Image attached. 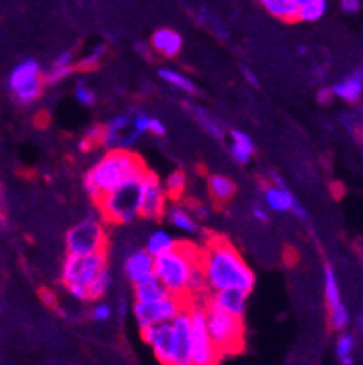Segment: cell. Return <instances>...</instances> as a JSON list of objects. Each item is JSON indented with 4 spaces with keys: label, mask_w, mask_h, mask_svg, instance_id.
I'll use <instances>...</instances> for the list:
<instances>
[{
    "label": "cell",
    "mask_w": 363,
    "mask_h": 365,
    "mask_svg": "<svg viewBox=\"0 0 363 365\" xmlns=\"http://www.w3.org/2000/svg\"><path fill=\"white\" fill-rule=\"evenodd\" d=\"M200 262L208 285L215 293L236 289L249 294L255 287V273L229 242L220 240L209 244L208 253Z\"/></svg>",
    "instance_id": "1"
},
{
    "label": "cell",
    "mask_w": 363,
    "mask_h": 365,
    "mask_svg": "<svg viewBox=\"0 0 363 365\" xmlns=\"http://www.w3.org/2000/svg\"><path fill=\"white\" fill-rule=\"evenodd\" d=\"M149 169L142 158L128 149L109 151L84 177V187L96 202L133 178L145 177Z\"/></svg>",
    "instance_id": "2"
},
{
    "label": "cell",
    "mask_w": 363,
    "mask_h": 365,
    "mask_svg": "<svg viewBox=\"0 0 363 365\" xmlns=\"http://www.w3.org/2000/svg\"><path fill=\"white\" fill-rule=\"evenodd\" d=\"M198 264L200 260L189 253L188 247L176 245V249L169 251L168 255L155 258V277L171 297L182 300V297H188L189 278Z\"/></svg>",
    "instance_id": "3"
},
{
    "label": "cell",
    "mask_w": 363,
    "mask_h": 365,
    "mask_svg": "<svg viewBox=\"0 0 363 365\" xmlns=\"http://www.w3.org/2000/svg\"><path fill=\"white\" fill-rule=\"evenodd\" d=\"M205 320H208V331L213 344L218 349L220 356L238 353L244 341V325L242 320H236L231 314L224 313L216 305L209 302L204 307Z\"/></svg>",
    "instance_id": "4"
},
{
    "label": "cell",
    "mask_w": 363,
    "mask_h": 365,
    "mask_svg": "<svg viewBox=\"0 0 363 365\" xmlns=\"http://www.w3.org/2000/svg\"><path fill=\"white\" fill-rule=\"evenodd\" d=\"M144 178L145 177L133 178L96 202L109 222L128 224L140 217V187Z\"/></svg>",
    "instance_id": "5"
},
{
    "label": "cell",
    "mask_w": 363,
    "mask_h": 365,
    "mask_svg": "<svg viewBox=\"0 0 363 365\" xmlns=\"http://www.w3.org/2000/svg\"><path fill=\"white\" fill-rule=\"evenodd\" d=\"M42 71L35 58L20 61L6 76V86L13 93V98L22 106L33 104L42 95Z\"/></svg>",
    "instance_id": "6"
},
{
    "label": "cell",
    "mask_w": 363,
    "mask_h": 365,
    "mask_svg": "<svg viewBox=\"0 0 363 365\" xmlns=\"http://www.w3.org/2000/svg\"><path fill=\"white\" fill-rule=\"evenodd\" d=\"M66 249L73 257H86L108 251L106 231L96 218L89 217L73 225L66 235Z\"/></svg>",
    "instance_id": "7"
},
{
    "label": "cell",
    "mask_w": 363,
    "mask_h": 365,
    "mask_svg": "<svg viewBox=\"0 0 363 365\" xmlns=\"http://www.w3.org/2000/svg\"><path fill=\"white\" fill-rule=\"evenodd\" d=\"M104 269H108V251L86 255V257L68 255L64 265H62V282H64L66 287H69V285L89 287Z\"/></svg>",
    "instance_id": "8"
},
{
    "label": "cell",
    "mask_w": 363,
    "mask_h": 365,
    "mask_svg": "<svg viewBox=\"0 0 363 365\" xmlns=\"http://www.w3.org/2000/svg\"><path fill=\"white\" fill-rule=\"evenodd\" d=\"M189 317H191V365H216L222 356L209 336L205 309L195 305L189 309Z\"/></svg>",
    "instance_id": "9"
},
{
    "label": "cell",
    "mask_w": 363,
    "mask_h": 365,
    "mask_svg": "<svg viewBox=\"0 0 363 365\" xmlns=\"http://www.w3.org/2000/svg\"><path fill=\"white\" fill-rule=\"evenodd\" d=\"M182 311H184L182 300L171 297V294H169L168 298H164V300L156 302V304L133 305V314H135L136 325L140 327V331L148 329L151 325L169 324V322L175 320Z\"/></svg>",
    "instance_id": "10"
},
{
    "label": "cell",
    "mask_w": 363,
    "mask_h": 365,
    "mask_svg": "<svg viewBox=\"0 0 363 365\" xmlns=\"http://www.w3.org/2000/svg\"><path fill=\"white\" fill-rule=\"evenodd\" d=\"M165 204H168V195L164 191V185L160 184L155 173L148 171L140 187V217L156 220L165 215Z\"/></svg>",
    "instance_id": "11"
},
{
    "label": "cell",
    "mask_w": 363,
    "mask_h": 365,
    "mask_svg": "<svg viewBox=\"0 0 363 365\" xmlns=\"http://www.w3.org/2000/svg\"><path fill=\"white\" fill-rule=\"evenodd\" d=\"M140 334H142V340L151 347L160 364L175 365V334H173L171 322L151 325L148 329L140 331Z\"/></svg>",
    "instance_id": "12"
},
{
    "label": "cell",
    "mask_w": 363,
    "mask_h": 365,
    "mask_svg": "<svg viewBox=\"0 0 363 365\" xmlns=\"http://www.w3.org/2000/svg\"><path fill=\"white\" fill-rule=\"evenodd\" d=\"M175 334V365H191V317L184 309L171 322Z\"/></svg>",
    "instance_id": "13"
},
{
    "label": "cell",
    "mask_w": 363,
    "mask_h": 365,
    "mask_svg": "<svg viewBox=\"0 0 363 365\" xmlns=\"http://www.w3.org/2000/svg\"><path fill=\"white\" fill-rule=\"evenodd\" d=\"M124 273L133 285L155 277V258L145 249H136L124 262Z\"/></svg>",
    "instance_id": "14"
},
{
    "label": "cell",
    "mask_w": 363,
    "mask_h": 365,
    "mask_svg": "<svg viewBox=\"0 0 363 365\" xmlns=\"http://www.w3.org/2000/svg\"><path fill=\"white\" fill-rule=\"evenodd\" d=\"M247 297L249 294L236 289L216 291V293H213L211 300L209 302H211L213 305H216L218 309L224 311V313L235 317L236 320H244L245 307H247Z\"/></svg>",
    "instance_id": "15"
},
{
    "label": "cell",
    "mask_w": 363,
    "mask_h": 365,
    "mask_svg": "<svg viewBox=\"0 0 363 365\" xmlns=\"http://www.w3.org/2000/svg\"><path fill=\"white\" fill-rule=\"evenodd\" d=\"M151 46L155 51H158L160 55L173 58V56L178 55L184 48V41H182V35L176 33L171 28H160L153 33L151 36Z\"/></svg>",
    "instance_id": "16"
},
{
    "label": "cell",
    "mask_w": 363,
    "mask_h": 365,
    "mask_svg": "<svg viewBox=\"0 0 363 365\" xmlns=\"http://www.w3.org/2000/svg\"><path fill=\"white\" fill-rule=\"evenodd\" d=\"M331 89L336 98H342V101L349 102V104L358 102L363 93V68H358L356 71H352L342 82H336Z\"/></svg>",
    "instance_id": "17"
},
{
    "label": "cell",
    "mask_w": 363,
    "mask_h": 365,
    "mask_svg": "<svg viewBox=\"0 0 363 365\" xmlns=\"http://www.w3.org/2000/svg\"><path fill=\"white\" fill-rule=\"evenodd\" d=\"M169 293L164 285L160 284L156 277L149 278L145 282H140L135 285V304H156V302L168 298Z\"/></svg>",
    "instance_id": "18"
},
{
    "label": "cell",
    "mask_w": 363,
    "mask_h": 365,
    "mask_svg": "<svg viewBox=\"0 0 363 365\" xmlns=\"http://www.w3.org/2000/svg\"><path fill=\"white\" fill-rule=\"evenodd\" d=\"M264 200L269 209L284 213V211H291L295 207L296 200L292 193L287 187H276V185H269L264 191Z\"/></svg>",
    "instance_id": "19"
},
{
    "label": "cell",
    "mask_w": 363,
    "mask_h": 365,
    "mask_svg": "<svg viewBox=\"0 0 363 365\" xmlns=\"http://www.w3.org/2000/svg\"><path fill=\"white\" fill-rule=\"evenodd\" d=\"M300 2L302 0H264L262 6L280 21L296 22L298 21Z\"/></svg>",
    "instance_id": "20"
},
{
    "label": "cell",
    "mask_w": 363,
    "mask_h": 365,
    "mask_svg": "<svg viewBox=\"0 0 363 365\" xmlns=\"http://www.w3.org/2000/svg\"><path fill=\"white\" fill-rule=\"evenodd\" d=\"M255 153V142L244 131H231V155L240 164H247Z\"/></svg>",
    "instance_id": "21"
},
{
    "label": "cell",
    "mask_w": 363,
    "mask_h": 365,
    "mask_svg": "<svg viewBox=\"0 0 363 365\" xmlns=\"http://www.w3.org/2000/svg\"><path fill=\"white\" fill-rule=\"evenodd\" d=\"M208 189L209 195L215 198L216 202H227L235 197L236 185L231 178L224 177V175H211L208 178Z\"/></svg>",
    "instance_id": "22"
},
{
    "label": "cell",
    "mask_w": 363,
    "mask_h": 365,
    "mask_svg": "<svg viewBox=\"0 0 363 365\" xmlns=\"http://www.w3.org/2000/svg\"><path fill=\"white\" fill-rule=\"evenodd\" d=\"M176 245H178V242H176L168 231H155V233L149 237L145 251H148L153 258H158L162 257V255H168L173 249H176Z\"/></svg>",
    "instance_id": "23"
},
{
    "label": "cell",
    "mask_w": 363,
    "mask_h": 365,
    "mask_svg": "<svg viewBox=\"0 0 363 365\" xmlns=\"http://www.w3.org/2000/svg\"><path fill=\"white\" fill-rule=\"evenodd\" d=\"M329 4L325 0H302L300 2L298 21L300 22H316L327 11Z\"/></svg>",
    "instance_id": "24"
},
{
    "label": "cell",
    "mask_w": 363,
    "mask_h": 365,
    "mask_svg": "<svg viewBox=\"0 0 363 365\" xmlns=\"http://www.w3.org/2000/svg\"><path fill=\"white\" fill-rule=\"evenodd\" d=\"M158 76L165 84L173 86V88L180 89V91L184 93H196V86L193 84L191 78H188L185 75L182 73L175 71V69H169V68H160L158 69Z\"/></svg>",
    "instance_id": "25"
},
{
    "label": "cell",
    "mask_w": 363,
    "mask_h": 365,
    "mask_svg": "<svg viewBox=\"0 0 363 365\" xmlns=\"http://www.w3.org/2000/svg\"><path fill=\"white\" fill-rule=\"evenodd\" d=\"M191 109H193V115H195V118L200 122V125H202L205 131L211 133L213 137L218 138V140H222V138H224L225 128L220 124L215 117H213L211 113L205 111L204 108H198V106H196V108H191Z\"/></svg>",
    "instance_id": "26"
},
{
    "label": "cell",
    "mask_w": 363,
    "mask_h": 365,
    "mask_svg": "<svg viewBox=\"0 0 363 365\" xmlns=\"http://www.w3.org/2000/svg\"><path fill=\"white\" fill-rule=\"evenodd\" d=\"M354 347L356 338L351 333H342L336 340V356L342 361V365L354 364Z\"/></svg>",
    "instance_id": "27"
},
{
    "label": "cell",
    "mask_w": 363,
    "mask_h": 365,
    "mask_svg": "<svg viewBox=\"0 0 363 365\" xmlns=\"http://www.w3.org/2000/svg\"><path fill=\"white\" fill-rule=\"evenodd\" d=\"M168 217H169V222H171L175 227L182 229V231H185V233H196V229H198V225H196L195 218L191 217V213H189L188 209L180 207V205H175V207L169 209Z\"/></svg>",
    "instance_id": "28"
},
{
    "label": "cell",
    "mask_w": 363,
    "mask_h": 365,
    "mask_svg": "<svg viewBox=\"0 0 363 365\" xmlns=\"http://www.w3.org/2000/svg\"><path fill=\"white\" fill-rule=\"evenodd\" d=\"M324 287H325V300H327V307H334V305L342 304V293H339L338 278H336L334 269L331 265H325L324 271Z\"/></svg>",
    "instance_id": "29"
},
{
    "label": "cell",
    "mask_w": 363,
    "mask_h": 365,
    "mask_svg": "<svg viewBox=\"0 0 363 365\" xmlns=\"http://www.w3.org/2000/svg\"><path fill=\"white\" fill-rule=\"evenodd\" d=\"M185 184H188V177L182 169H175V171L165 178L164 191L169 198H180L182 193H184Z\"/></svg>",
    "instance_id": "30"
},
{
    "label": "cell",
    "mask_w": 363,
    "mask_h": 365,
    "mask_svg": "<svg viewBox=\"0 0 363 365\" xmlns=\"http://www.w3.org/2000/svg\"><path fill=\"white\" fill-rule=\"evenodd\" d=\"M109 285H111V271H109V269H104V271L95 278V282L88 287L89 300H100V298L108 293Z\"/></svg>",
    "instance_id": "31"
},
{
    "label": "cell",
    "mask_w": 363,
    "mask_h": 365,
    "mask_svg": "<svg viewBox=\"0 0 363 365\" xmlns=\"http://www.w3.org/2000/svg\"><path fill=\"white\" fill-rule=\"evenodd\" d=\"M349 320H351V317H349V311L344 305V302L334 305V307H329V322H331L334 331H345V327L349 325Z\"/></svg>",
    "instance_id": "32"
},
{
    "label": "cell",
    "mask_w": 363,
    "mask_h": 365,
    "mask_svg": "<svg viewBox=\"0 0 363 365\" xmlns=\"http://www.w3.org/2000/svg\"><path fill=\"white\" fill-rule=\"evenodd\" d=\"M106 55V46L98 44L91 49L88 56H84L78 64L75 66V69H80V71H89V69H95L98 66V62L102 61V56Z\"/></svg>",
    "instance_id": "33"
},
{
    "label": "cell",
    "mask_w": 363,
    "mask_h": 365,
    "mask_svg": "<svg viewBox=\"0 0 363 365\" xmlns=\"http://www.w3.org/2000/svg\"><path fill=\"white\" fill-rule=\"evenodd\" d=\"M75 98L82 106H95V102H96L95 91H93V89H89L84 82H80V84L75 88Z\"/></svg>",
    "instance_id": "34"
},
{
    "label": "cell",
    "mask_w": 363,
    "mask_h": 365,
    "mask_svg": "<svg viewBox=\"0 0 363 365\" xmlns=\"http://www.w3.org/2000/svg\"><path fill=\"white\" fill-rule=\"evenodd\" d=\"M75 71V66H69V68H51L49 69L48 75L44 76V84H49V86H55L58 84V82H62L66 78V76H69L71 73Z\"/></svg>",
    "instance_id": "35"
},
{
    "label": "cell",
    "mask_w": 363,
    "mask_h": 365,
    "mask_svg": "<svg viewBox=\"0 0 363 365\" xmlns=\"http://www.w3.org/2000/svg\"><path fill=\"white\" fill-rule=\"evenodd\" d=\"M91 318L95 322H108L109 318L113 317V309L109 304H104V302H100V304H95L91 307Z\"/></svg>",
    "instance_id": "36"
},
{
    "label": "cell",
    "mask_w": 363,
    "mask_h": 365,
    "mask_svg": "<svg viewBox=\"0 0 363 365\" xmlns=\"http://www.w3.org/2000/svg\"><path fill=\"white\" fill-rule=\"evenodd\" d=\"M149 122H151V117H148L144 113H136L133 117V129H135L136 135L149 133Z\"/></svg>",
    "instance_id": "37"
},
{
    "label": "cell",
    "mask_w": 363,
    "mask_h": 365,
    "mask_svg": "<svg viewBox=\"0 0 363 365\" xmlns=\"http://www.w3.org/2000/svg\"><path fill=\"white\" fill-rule=\"evenodd\" d=\"M102 135H104V128H102V125H91V128L88 129V133H86L84 142H89L91 145L102 144Z\"/></svg>",
    "instance_id": "38"
},
{
    "label": "cell",
    "mask_w": 363,
    "mask_h": 365,
    "mask_svg": "<svg viewBox=\"0 0 363 365\" xmlns=\"http://www.w3.org/2000/svg\"><path fill=\"white\" fill-rule=\"evenodd\" d=\"M69 66H73V53L71 51H62L58 56H56L55 61H53V66L51 68H69Z\"/></svg>",
    "instance_id": "39"
},
{
    "label": "cell",
    "mask_w": 363,
    "mask_h": 365,
    "mask_svg": "<svg viewBox=\"0 0 363 365\" xmlns=\"http://www.w3.org/2000/svg\"><path fill=\"white\" fill-rule=\"evenodd\" d=\"M68 291H69V294H71L73 298H76V300H80V302L89 300V298H88V287H80V285H69Z\"/></svg>",
    "instance_id": "40"
},
{
    "label": "cell",
    "mask_w": 363,
    "mask_h": 365,
    "mask_svg": "<svg viewBox=\"0 0 363 365\" xmlns=\"http://www.w3.org/2000/svg\"><path fill=\"white\" fill-rule=\"evenodd\" d=\"M339 8H342V11L349 13V15H352V13H358L359 8H362V4H359L358 0H342L339 2Z\"/></svg>",
    "instance_id": "41"
},
{
    "label": "cell",
    "mask_w": 363,
    "mask_h": 365,
    "mask_svg": "<svg viewBox=\"0 0 363 365\" xmlns=\"http://www.w3.org/2000/svg\"><path fill=\"white\" fill-rule=\"evenodd\" d=\"M165 131L168 129H165V125L158 118H151V122H149V133H153L155 137H164Z\"/></svg>",
    "instance_id": "42"
},
{
    "label": "cell",
    "mask_w": 363,
    "mask_h": 365,
    "mask_svg": "<svg viewBox=\"0 0 363 365\" xmlns=\"http://www.w3.org/2000/svg\"><path fill=\"white\" fill-rule=\"evenodd\" d=\"M252 217H255L258 222H262V224H267L269 222L267 209H264L260 204L252 205Z\"/></svg>",
    "instance_id": "43"
},
{
    "label": "cell",
    "mask_w": 363,
    "mask_h": 365,
    "mask_svg": "<svg viewBox=\"0 0 363 365\" xmlns=\"http://www.w3.org/2000/svg\"><path fill=\"white\" fill-rule=\"evenodd\" d=\"M318 102L319 104H331V101L334 98V95H332V89L331 88H322L318 91Z\"/></svg>",
    "instance_id": "44"
},
{
    "label": "cell",
    "mask_w": 363,
    "mask_h": 365,
    "mask_svg": "<svg viewBox=\"0 0 363 365\" xmlns=\"http://www.w3.org/2000/svg\"><path fill=\"white\" fill-rule=\"evenodd\" d=\"M242 71H244V76L245 78H247V82L249 84H252V86H258V76H256V73L252 71V69H249V68H242Z\"/></svg>",
    "instance_id": "45"
},
{
    "label": "cell",
    "mask_w": 363,
    "mask_h": 365,
    "mask_svg": "<svg viewBox=\"0 0 363 365\" xmlns=\"http://www.w3.org/2000/svg\"><path fill=\"white\" fill-rule=\"evenodd\" d=\"M292 213H295V217H298V218H302V220H304L305 217H307V213H305V209H304V205L300 204V202H296L295 204V207L291 209Z\"/></svg>",
    "instance_id": "46"
},
{
    "label": "cell",
    "mask_w": 363,
    "mask_h": 365,
    "mask_svg": "<svg viewBox=\"0 0 363 365\" xmlns=\"http://www.w3.org/2000/svg\"><path fill=\"white\" fill-rule=\"evenodd\" d=\"M193 211H195V213L198 215L200 218H208L209 217V209L204 207V205H200V204L193 205Z\"/></svg>",
    "instance_id": "47"
},
{
    "label": "cell",
    "mask_w": 363,
    "mask_h": 365,
    "mask_svg": "<svg viewBox=\"0 0 363 365\" xmlns=\"http://www.w3.org/2000/svg\"><path fill=\"white\" fill-rule=\"evenodd\" d=\"M44 298H46V300H48V302H46V304H48V305H55V294H49V293H44Z\"/></svg>",
    "instance_id": "48"
}]
</instances>
